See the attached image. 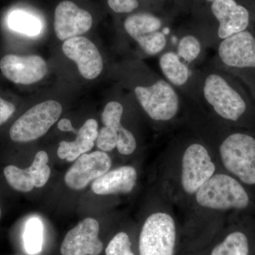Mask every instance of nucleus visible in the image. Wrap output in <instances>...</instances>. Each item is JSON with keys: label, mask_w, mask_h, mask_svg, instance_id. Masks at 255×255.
Wrapping results in <instances>:
<instances>
[{"label": "nucleus", "mask_w": 255, "mask_h": 255, "mask_svg": "<svg viewBox=\"0 0 255 255\" xmlns=\"http://www.w3.org/2000/svg\"><path fill=\"white\" fill-rule=\"evenodd\" d=\"M159 66L165 78L176 86H182L188 81L189 69L177 53H164L159 58Z\"/></svg>", "instance_id": "obj_17"}, {"label": "nucleus", "mask_w": 255, "mask_h": 255, "mask_svg": "<svg viewBox=\"0 0 255 255\" xmlns=\"http://www.w3.org/2000/svg\"><path fill=\"white\" fill-rule=\"evenodd\" d=\"M0 70L5 78L14 83L31 85L44 78L48 67L39 55L10 54L0 60Z\"/></svg>", "instance_id": "obj_10"}, {"label": "nucleus", "mask_w": 255, "mask_h": 255, "mask_svg": "<svg viewBox=\"0 0 255 255\" xmlns=\"http://www.w3.org/2000/svg\"><path fill=\"white\" fill-rule=\"evenodd\" d=\"M137 43L145 53L153 55L160 53L164 49L167 44V39L162 32L157 31L138 40Z\"/></svg>", "instance_id": "obj_26"}, {"label": "nucleus", "mask_w": 255, "mask_h": 255, "mask_svg": "<svg viewBox=\"0 0 255 255\" xmlns=\"http://www.w3.org/2000/svg\"><path fill=\"white\" fill-rule=\"evenodd\" d=\"M207 1H214V0H207Z\"/></svg>", "instance_id": "obj_35"}, {"label": "nucleus", "mask_w": 255, "mask_h": 255, "mask_svg": "<svg viewBox=\"0 0 255 255\" xmlns=\"http://www.w3.org/2000/svg\"><path fill=\"white\" fill-rule=\"evenodd\" d=\"M216 165L209 151L199 143L191 144L184 151L182 160L181 184L188 194H195L214 175Z\"/></svg>", "instance_id": "obj_7"}, {"label": "nucleus", "mask_w": 255, "mask_h": 255, "mask_svg": "<svg viewBox=\"0 0 255 255\" xmlns=\"http://www.w3.org/2000/svg\"><path fill=\"white\" fill-rule=\"evenodd\" d=\"M92 15L73 1H61L55 10L54 31L60 40L80 36L92 27Z\"/></svg>", "instance_id": "obj_12"}, {"label": "nucleus", "mask_w": 255, "mask_h": 255, "mask_svg": "<svg viewBox=\"0 0 255 255\" xmlns=\"http://www.w3.org/2000/svg\"><path fill=\"white\" fill-rule=\"evenodd\" d=\"M162 21L159 18L147 13L132 14L124 21V28L128 34L135 41L159 31Z\"/></svg>", "instance_id": "obj_16"}, {"label": "nucleus", "mask_w": 255, "mask_h": 255, "mask_svg": "<svg viewBox=\"0 0 255 255\" xmlns=\"http://www.w3.org/2000/svg\"><path fill=\"white\" fill-rule=\"evenodd\" d=\"M4 174L10 187L21 192H29L34 187L28 168L20 169L14 165L5 167Z\"/></svg>", "instance_id": "obj_22"}, {"label": "nucleus", "mask_w": 255, "mask_h": 255, "mask_svg": "<svg viewBox=\"0 0 255 255\" xmlns=\"http://www.w3.org/2000/svg\"><path fill=\"white\" fill-rule=\"evenodd\" d=\"M219 54L228 66L255 68V38L246 31L232 35L221 42Z\"/></svg>", "instance_id": "obj_13"}, {"label": "nucleus", "mask_w": 255, "mask_h": 255, "mask_svg": "<svg viewBox=\"0 0 255 255\" xmlns=\"http://www.w3.org/2000/svg\"><path fill=\"white\" fill-rule=\"evenodd\" d=\"M111 9L117 13H129L139 6L137 0H108Z\"/></svg>", "instance_id": "obj_30"}, {"label": "nucleus", "mask_w": 255, "mask_h": 255, "mask_svg": "<svg viewBox=\"0 0 255 255\" xmlns=\"http://www.w3.org/2000/svg\"><path fill=\"white\" fill-rule=\"evenodd\" d=\"M64 54L78 65L84 78L94 80L103 70V60L100 51L90 40L83 36L69 38L62 47Z\"/></svg>", "instance_id": "obj_11"}, {"label": "nucleus", "mask_w": 255, "mask_h": 255, "mask_svg": "<svg viewBox=\"0 0 255 255\" xmlns=\"http://www.w3.org/2000/svg\"><path fill=\"white\" fill-rule=\"evenodd\" d=\"M195 195L199 206L210 209H243L250 203L249 196L241 183L225 174H214Z\"/></svg>", "instance_id": "obj_1"}, {"label": "nucleus", "mask_w": 255, "mask_h": 255, "mask_svg": "<svg viewBox=\"0 0 255 255\" xmlns=\"http://www.w3.org/2000/svg\"><path fill=\"white\" fill-rule=\"evenodd\" d=\"M106 255H135L131 251V243L127 233H117L109 243Z\"/></svg>", "instance_id": "obj_27"}, {"label": "nucleus", "mask_w": 255, "mask_h": 255, "mask_svg": "<svg viewBox=\"0 0 255 255\" xmlns=\"http://www.w3.org/2000/svg\"><path fill=\"white\" fill-rule=\"evenodd\" d=\"M15 107L11 102L0 98V126L9 120L15 112Z\"/></svg>", "instance_id": "obj_31"}, {"label": "nucleus", "mask_w": 255, "mask_h": 255, "mask_svg": "<svg viewBox=\"0 0 255 255\" xmlns=\"http://www.w3.org/2000/svg\"><path fill=\"white\" fill-rule=\"evenodd\" d=\"M177 231L172 216L156 212L145 220L139 238L140 255H174Z\"/></svg>", "instance_id": "obj_4"}, {"label": "nucleus", "mask_w": 255, "mask_h": 255, "mask_svg": "<svg viewBox=\"0 0 255 255\" xmlns=\"http://www.w3.org/2000/svg\"><path fill=\"white\" fill-rule=\"evenodd\" d=\"M119 140L117 148L119 153L124 155L132 154L136 149V140L133 134L124 127L121 128L118 131Z\"/></svg>", "instance_id": "obj_29"}, {"label": "nucleus", "mask_w": 255, "mask_h": 255, "mask_svg": "<svg viewBox=\"0 0 255 255\" xmlns=\"http://www.w3.org/2000/svg\"><path fill=\"white\" fill-rule=\"evenodd\" d=\"M223 166L248 185L255 184V138L243 133H233L220 146Z\"/></svg>", "instance_id": "obj_2"}, {"label": "nucleus", "mask_w": 255, "mask_h": 255, "mask_svg": "<svg viewBox=\"0 0 255 255\" xmlns=\"http://www.w3.org/2000/svg\"><path fill=\"white\" fill-rule=\"evenodd\" d=\"M111 167L112 159L104 151L83 154L67 171L65 175V184L73 190H81L89 183L109 172Z\"/></svg>", "instance_id": "obj_8"}, {"label": "nucleus", "mask_w": 255, "mask_h": 255, "mask_svg": "<svg viewBox=\"0 0 255 255\" xmlns=\"http://www.w3.org/2000/svg\"><path fill=\"white\" fill-rule=\"evenodd\" d=\"M9 27L28 36H36L41 30V23L35 16L22 11H14L9 15Z\"/></svg>", "instance_id": "obj_21"}, {"label": "nucleus", "mask_w": 255, "mask_h": 255, "mask_svg": "<svg viewBox=\"0 0 255 255\" xmlns=\"http://www.w3.org/2000/svg\"><path fill=\"white\" fill-rule=\"evenodd\" d=\"M250 247L248 238L242 232H233L228 235L222 243L215 247L211 255H249Z\"/></svg>", "instance_id": "obj_18"}, {"label": "nucleus", "mask_w": 255, "mask_h": 255, "mask_svg": "<svg viewBox=\"0 0 255 255\" xmlns=\"http://www.w3.org/2000/svg\"><path fill=\"white\" fill-rule=\"evenodd\" d=\"M137 101L152 120L167 122L177 115L179 98L172 87L164 80H158L148 87H135Z\"/></svg>", "instance_id": "obj_5"}, {"label": "nucleus", "mask_w": 255, "mask_h": 255, "mask_svg": "<svg viewBox=\"0 0 255 255\" xmlns=\"http://www.w3.org/2000/svg\"><path fill=\"white\" fill-rule=\"evenodd\" d=\"M23 245L28 254L41 253L43 244V225L38 218L28 220L23 236Z\"/></svg>", "instance_id": "obj_20"}, {"label": "nucleus", "mask_w": 255, "mask_h": 255, "mask_svg": "<svg viewBox=\"0 0 255 255\" xmlns=\"http://www.w3.org/2000/svg\"><path fill=\"white\" fill-rule=\"evenodd\" d=\"M204 95L216 113L226 120L236 122L246 112L244 100L217 74H211L206 79Z\"/></svg>", "instance_id": "obj_6"}, {"label": "nucleus", "mask_w": 255, "mask_h": 255, "mask_svg": "<svg viewBox=\"0 0 255 255\" xmlns=\"http://www.w3.org/2000/svg\"><path fill=\"white\" fill-rule=\"evenodd\" d=\"M211 11L219 21L218 35L221 39L246 31L249 25L248 9L238 4L235 0H214Z\"/></svg>", "instance_id": "obj_14"}, {"label": "nucleus", "mask_w": 255, "mask_h": 255, "mask_svg": "<svg viewBox=\"0 0 255 255\" xmlns=\"http://www.w3.org/2000/svg\"><path fill=\"white\" fill-rule=\"evenodd\" d=\"M48 160L49 157L47 152L43 150L39 151L35 156L33 163L28 167L35 187H43L49 179L50 169L47 164Z\"/></svg>", "instance_id": "obj_23"}, {"label": "nucleus", "mask_w": 255, "mask_h": 255, "mask_svg": "<svg viewBox=\"0 0 255 255\" xmlns=\"http://www.w3.org/2000/svg\"><path fill=\"white\" fill-rule=\"evenodd\" d=\"M94 146L95 141H92L82 134L78 133L74 141L60 142L57 154L60 159L73 162L80 156L91 150Z\"/></svg>", "instance_id": "obj_19"}, {"label": "nucleus", "mask_w": 255, "mask_h": 255, "mask_svg": "<svg viewBox=\"0 0 255 255\" xmlns=\"http://www.w3.org/2000/svg\"><path fill=\"white\" fill-rule=\"evenodd\" d=\"M63 112L60 103L48 100L33 106L13 124L9 135L14 142H26L44 135Z\"/></svg>", "instance_id": "obj_3"}, {"label": "nucleus", "mask_w": 255, "mask_h": 255, "mask_svg": "<svg viewBox=\"0 0 255 255\" xmlns=\"http://www.w3.org/2000/svg\"><path fill=\"white\" fill-rule=\"evenodd\" d=\"M1 208H0V219H1Z\"/></svg>", "instance_id": "obj_34"}, {"label": "nucleus", "mask_w": 255, "mask_h": 255, "mask_svg": "<svg viewBox=\"0 0 255 255\" xmlns=\"http://www.w3.org/2000/svg\"><path fill=\"white\" fill-rule=\"evenodd\" d=\"M136 169L131 166H123L109 171L92 184L94 193L98 195L127 194L133 189L136 184Z\"/></svg>", "instance_id": "obj_15"}, {"label": "nucleus", "mask_w": 255, "mask_h": 255, "mask_svg": "<svg viewBox=\"0 0 255 255\" xmlns=\"http://www.w3.org/2000/svg\"><path fill=\"white\" fill-rule=\"evenodd\" d=\"M118 140V131L112 128L105 127L99 132L97 145L104 152H110L117 147Z\"/></svg>", "instance_id": "obj_28"}, {"label": "nucleus", "mask_w": 255, "mask_h": 255, "mask_svg": "<svg viewBox=\"0 0 255 255\" xmlns=\"http://www.w3.org/2000/svg\"><path fill=\"white\" fill-rule=\"evenodd\" d=\"M100 224L92 218L82 220L64 238L62 255H99L103 251V243L99 238Z\"/></svg>", "instance_id": "obj_9"}, {"label": "nucleus", "mask_w": 255, "mask_h": 255, "mask_svg": "<svg viewBox=\"0 0 255 255\" xmlns=\"http://www.w3.org/2000/svg\"><path fill=\"white\" fill-rule=\"evenodd\" d=\"M169 32V28H165L163 30V32H162V33H163L164 34H168Z\"/></svg>", "instance_id": "obj_33"}, {"label": "nucleus", "mask_w": 255, "mask_h": 255, "mask_svg": "<svg viewBox=\"0 0 255 255\" xmlns=\"http://www.w3.org/2000/svg\"><path fill=\"white\" fill-rule=\"evenodd\" d=\"M58 128L61 131L72 132L73 133H78V129L75 128L72 125L71 122L68 119H63L58 122Z\"/></svg>", "instance_id": "obj_32"}, {"label": "nucleus", "mask_w": 255, "mask_h": 255, "mask_svg": "<svg viewBox=\"0 0 255 255\" xmlns=\"http://www.w3.org/2000/svg\"><path fill=\"white\" fill-rule=\"evenodd\" d=\"M123 112L124 107L122 104L118 102H109L102 114V120L105 127L112 128L119 131L122 127Z\"/></svg>", "instance_id": "obj_25"}, {"label": "nucleus", "mask_w": 255, "mask_h": 255, "mask_svg": "<svg viewBox=\"0 0 255 255\" xmlns=\"http://www.w3.org/2000/svg\"><path fill=\"white\" fill-rule=\"evenodd\" d=\"M201 45L196 37L188 35L183 37L177 46V55L187 63L195 60L200 55Z\"/></svg>", "instance_id": "obj_24"}]
</instances>
